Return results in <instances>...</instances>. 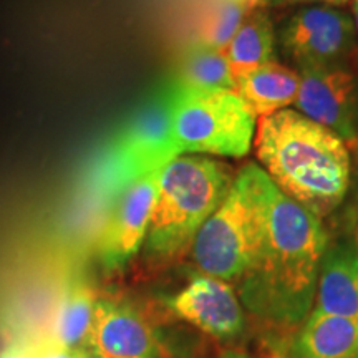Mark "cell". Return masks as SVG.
Masks as SVG:
<instances>
[{
    "label": "cell",
    "mask_w": 358,
    "mask_h": 358,
    "mask_svg": "<svg viewBox=\"0 0 358 358\" xmlns=\"http://www.w3.org/2000/svg\"><path fill=\"white\" fill-rule=\"evenodd\" d=\"M173 131L179 153L243 158L249 155L257 116L236 90L191 88L171 82Z\"/></svg>",
    "instance_id": "6"
},
{
    "label": "cell",
    "mask_w": 358,
    "mask_h": 358,
    "mask_svg": "<svg viewBox=\"0 0 358 358\" xmlns=\"http://www.w3.org/2000/svg\"><path fill=\"white\" fill-rule=\"evenodd\" d=\"M327 244L320 219L275 186L261 248L239 280L243 306L267 324L301 325L312 312Z\"/></svg>",
    "instance_id": "1"
},
{
    "label": "cell",
    "mask_w": 358,
    "mask_h": 358,
    "mask_svg": "<svg viewBox=\"0 0 358 358\" xmlns=\"http://www.w3.org/2000/svg\"><path fill=\"white\" fill-rule=\"evenodd\" d=\"M259 7V0H214L201 17L194 42L224 50L249 13Z\"/></svg>",
    "instance_id": "18"
},
{
    "label": "cell",
    "mask_w": 358,
    "mask_h": 358,
    "mask_svg": "<svg viewBox=\"0 0 358 358\" xmlns=\"http://www.w3.org/2000/svg\"><path fill=\"white\" fill-rule=\"evenodd\" d=\"M261 7L266 6H285V0H259Z\"/></svg>",
    "instance_id": "24"
},
{
    "label": "cell",
    "mask_w": 358,
    "mask_h": 358,
    "mask_svg": "<svg viewBox=\"0 0 358 358\" xmlns=\"http://www.w3.org/2000/svg\"><path fill=\"white\" fill-rule=\"evenodd\" d=\"M254 148L277 189L319 219L345 199L352 161L337 133L299 111L282 110L259 120Z\"/></svg>",
    "instance_id": "2"
},
{
    "label": "cell",
    "mask_w": 358,
    "mask_h": 358,
    "mask_svg": "<svg viewBox=\"0 0 358 358\" xmlns=\"http://www.w3.org/2000/svg\"><path fill=\"white\" fill-rule=\"evenodd\" d=\"M173 315L217 340H232L244 332L245 315L241 299L229 282L211 275L191 279L164 301Z\"/></svg>",
    "instance_id": "11"
},
{
    "label": "cell",
    "mask_w": 358,
    "mask_h": 358,
    "mask_svg": "<svg viewBox=\"0 0 358 358\" xmlns=\"http://www.w3.org/2000/svg\"><path fill=\"white\" fill-rule=\"evenodd\" d=\"M275 32L271 17L262 7L250 12L234 37L224 48L232 78L241 80L250 71L274 60Z\"/></svg>",
    "instance_id": "16"
},
{
    "label": "cell",
    "mask_w": 358,
    "mask_h": 358,
    "mask_svg": "<svg viewBox=\"0 0 358 358\" xmlns=\"http://www.w3.org/2000/svg\"><path fill=\"white\" fill-rule=\"evenodd\" d=\"M96 302L98 297L87 277L82 272L70 274L55 301L47 337L69 350L88 348Z\"/></svg>",
    "instance_id": "13"
},
{
    "label": "cell",
    "mask_w": 358,
    "mask_h": 358,
    "mask_svg": "<svg viewBox=\"0 0 358 358\" xmlns=\"http://www.w3.org/2000/svg\"><path fill=\"white\" fill-rule=\"evenodd\" d=\"M75 358H98V357L92 350H90V348H80V350H77V355H75Z\"/></svg>",
    "instance_id": "23"
},
{
    "label": "cell",
    "mask_w": 358,
    "mask_h": 358,
    "mask_svg": "<svg viewBox=\"0 0 358 358\" xmlns=\"http://www.w3.org/2000/svg\"><path fill=\"white\" fill-rule=\"evenodd\" d=\"M219 358H252V357L243 350H227V352L221 353Z\"/></svg>",
    "instance_id": "21"
},
{
    "label": "cell",
    "mask_w": 358,
    "mask_h": 358,
    "mask_svg": "<svg viewBox=\"0 0 358 358\" xmlns=\"http://www.w3.org/2000/svg\"><path fill=\"white\" fill-rule=\"evenodd\" d=\"M158 178L159 171H155L136 179L106 208L95 243V256L103 271H122L141 250L150 229Z\"/></svg>",
    "instance_id": "8"
},
{
    "label": "cell",
    "mask_w": 358,
    "mask_h": 358,
    "mask_svg": "<svg viewBox=\"0 0 358 358\" xmlns=\"http://www.w3.org/2000/svg\"><path fill=\"white\" fill-rule=\"evenodd\" d=\"M234 181L229 166L206 156H178L159 171L145 241L148 256L173 259L191 248Z\"/></svg>",
    "instance_id": "3"
},
{
    "label": "cell",
    "mask_w": 358,
    "mask_h": 358,
    "mask_svg": "<svg viewBox=\"0 0 358 358\" xmlns=\"http://www.w3.org/2000/svg\"><path fill=\"white\" fill-rule=\"evenodd\" d=\"M176 82L201 90H236L226 52L192 42L182 53Z\"/></svg>",
    "instance_id": "17"
},
{
    "label": "cell",
    "mask_w": 358,
    "mask_h": 358,
    "mask_svg": "<svg viewBox=\"0 0 358 358\" xmlns=\"http://www.w3.org/2000/svg\"><path fill=\"white\" fill-rule=\"evenodd\" d=\"M315 310L358 322V245L327 248L320 264Z\"/></svg>",
    "instance_id": "12"
},
{
    "label": "cell",
    "mask_w": 358,
    "mask_h": 358,
    "mask_svg": "<svg viewBox=\"0 0 358 358\" xmlns=\"http://www.w3.org/2000/svg\"><path fill=\"white\" fill-rule=\"evenodd\" d=\"M289 358H358V322L313 308L290 342Z\"/></svg>",
    "instance_id": "14"
},
{
    "label": "cell",
    "mask_w": 358,
    "mask_h": 358,
    "mask_svg": "<svg viewBox=\"0 0 358 358\" xmlns=\"http://www.w3.org/2000/svg\"><path fill=\"white\" fill-rule=\"evenodd\" d=\"M75 355H77V350H69V348L57 345L48 337L40 340L38 358H75Z\"/></svg>",
    "instance_id": "20"
},
{
    "label": "cell",
    "mask_w": 358,
    "mask_h": 358,
    "mask_svg": "<svg viewBox=\"0 0 358 358\" xmlns=\"http://www.w3.org/2000/svg\"><path fill=\"white\" fill-rule=\"evenodd\" d=\"M38 343L13 342L0 350V358H38Z\"/></svg>",
    "instance_id": "19"
},
{
    "label": "cell",
    "mask_w": 358,
    "mask_h": 358,
    "mask_svg": "<svg viewBox=\"0 0 358 358\" xmlns=\"http://www.w3.org/2000/svg\"><path fill=\"white\" fill-rule=\"evenodd\" d=\"M299 93L294 105L299 113L355 143L357 87L350 71L337 64L307 65L299 69Z\"/></svg>",
    "instance_id": "10"
},
{
    "label": "cell",
    "mask_w": 358,
    "mask_h": 358,
    "mask_svg": "<svg viewBox=\"0 0 358 358\" xmlns=\"http://www.w3.org/2000/svg\"><path fill=\"white\" fill-rule=\"evenodd\" d=\"M274 187L257 164L241 169L192 241V259L204 275L229 284L243 279L261 248Z\"/></svg>",
    "instance_id": "4"
},
{
    "label": "cell",
    "mask_w": 358,
    "mask_h": 358,
    "mask_svg": "<svg viewBox=\"0 0 358 358\" xmlns=\"http://www.w3.org/2000/svg\"><path fill=\"white\" fill-rule=\"evenodd\" d=\"M352 15L334 6H312L294 13L280 30L282 50L301 66L337 64L355 45Z\"/></svg>",
    "instance_id": "9"
},
{
    "label": "cell",
    "mask_w": 358,
    "mask_h": 358,
    "mask_svg": "<svg viewBox=\"0 0 358 358\" xmlns=\"http://www.w3.org/2000/svg\"><path fill=\"white\" fill-rule=\"evenodd\" d=\"M350 7H352V19H353V24H355V30L358 35V0H350Z\"/></svg>",
    "instance_id": "22"
},
{
    "label": "cell",
    "mask_w": 358,
    "mask_h": 358,
    "mask_svg": "<svg viewBox=\"0 0 358 358\" xmlns=\"http://www.w3.org/2000/svg\"><path fill=\"white\" fill-rule=\"evenodd\" d=\"M301 77L289 66L268 62L236 82V92L243 96L256 116H271L294 105Z\"/></svg>",
    "instance_id": "15"
},
{
    "label": "cell",
    "mask_w": 358,
    "mask_h": 358,
    "mask_svg": "<svg viewBox=\"0 0 358 358\" xmlns=\"http://www.w3.org/2000/svg\"><path fill=\"white\" fill-rule=\"evenodd\" d=\"M181 156L173 131L171 83L141 103L105 145L88 173V191L106 208L133 181Z\"/></svg>",
    "instance_id": "5"
},
{
    "label": "cell",
    "mask_w": 358,
    "mask_h": 358,
    "mask_svg": "<svg viewBox=\"0 0 358 358\" xmlns=\"http://www.w3.org/2000/svg\"><path fill=\"white\" fill-rule=\"evenodd\" d=\"M88 348L98 358H187L164 327L118 299L98 297Z\"/></svg>",
    "instance_id": "7"
}]
</instances>
